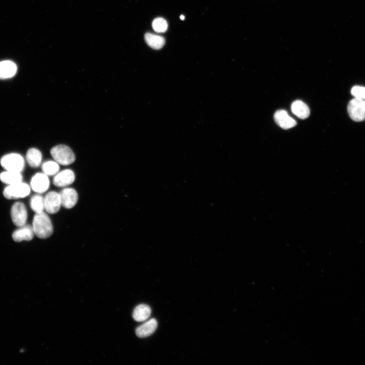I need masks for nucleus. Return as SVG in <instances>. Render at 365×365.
<instances>
[{
	"mask_svg": "<svg viewBox=\"0 0 365 365\" xmlns=\"http://www.w3.org/2000/svg\"><path fill=\"white\" fill-rule=\"evenodd\" d=\"M33 228L35 235L41 239L49 238L53 231L50 217L44 211L36 213L33 219Z\"/></svg>",
	"mask_w": 365,
	"mask_h": 365,
	"instance_id": "f257e3e1",
	"label": "nucleus"
},
{
	"mask_svg": "<svg viewBox=\"0 0 365 365\" xmlns=\"http://www.w3.org/2000/svg\"><path fill=\"white\" fill-rule=\"evenodd\" d=\"M50 154L54 161L62 166H68L76 161L74 153L68 146L64 144L55 146L51 150Z\"/></svg>",
	"mask_w": 365,
	"mask_h": 365,
	"instance_id": "f03ea898",
	"label": "nucleus"
},
{
	"mask_svg": "<svg viewBox=\"0 0 365 365\" xmlns=\"http://www.w3.org/2000/svg\"><path fill=\"white\" fill-rule=\"evenodd\" d=\"M0 163L3 167L8 171L21 173L25 168L23 157L17 154H11L4 156Z\"/></svg>",
	"mask_w": 365,
	"mask_h": 365,
	"instance_id": "7ed1b4c3",
	"label": "nucleus"
},
{
	"mask_svg": "<svg viewBox=\"0 0 365 365\" xmlns=\"http://www.w3.org/2000/svg\"><path fill=\"white\" fill-rule=\"evenodd\" d=\"M347 111L353 121H363L365 120V101L358 98H354L348 103Z\"/></svg>",
	"mask_w": 365,
	"mask_h": 365,
	"instance_id": "20e7f679",
	"label": "nucleus"
},
{
	"mask_svg": "<svg viewBox=\"0 0 365 365\" xmlns=\"http://www.w3.org/2000/svg\"><path fill=\"white\" fill-rule=\"evenodd\" d=\"M30 186L24 183L20 182L9 185L4 191V196L9 199H18L27 197L30 193Z\"/></svg>",
	"mask_w": 365,
	"mask_h": 365,
	"instance_id": "39448f33",
	"label": "nucleus"
},
{
	"mask_svg": "<svg viewBox=\"0 0 365 365\" xmlns=\"http://www.w3.org/2000/svg\"><path fill=\"white\" fill-rule=\"evenodd\" d=\"M11 216L14 225L21 228L26 225L28 211L25 205L21 202L15 203L12 206Z\"/></svg>",
	"mask_w": 365,
	"mask_h": 365,
	"instance_id": "423d86ee",
	"label": "nucleus"
},
{
	"mask_svg": "<svg viewBox=\"0 0 365 365\" xmlns=\"http://www.w3.org/2000/svg\"><path fill=\"white\" fill-rule=\"evenodd\" d=\"M45 209L50 214L57 213L61 205L59 193L55 191L48 193L44 198Z\"/></svg>",
	"mask_w": 365,
	"mask_h": 365,
	"instance_id": "0eeeda50",
	"label": "nucleus"
},
{
	"mask_svg": "<svg viewBox=\"0 0 365 365\" xmlns=\"http://www.w3.org/2000/svg\"><path fill=\"white\" fill-rule=\"evenodd\" d=\"M61 205L64 208L69 209L77 204L79 195L77 191L72 188H67L62 190L59 193Z\"/></svg>",
	"mask_w": 365,
	"mask_h": 365,
	"instance_id": "6e6552de",
	"label": "nucleus"
},
{
	"mask_svg": "<svg viewBox=\"0 0 365 365\" xmlns=\"http://www.w3.org/2000/svg\"><path fill=\"white\" fill-rule=\"evenodd\" d=\"M50 185L48 176L44 173H37L32 179L31 186L36 192L42 193L46 191Z\"/></svg>",
	"mask_w": 365,
	"mask_h": 365,
	"instance_id": "1a4fd4ad",
	"label": "nucleus"
},
{
	"mask_svg": "<svg viewBox=\"0 0 365 365\" xmlns=\"http://www.w3.org/2000/svg\"><path fill=\"white\" fill-rule=\"evenodd\" d=\"M275 123L281 128L288 129L297 125L296 120L290 117L287 112L283 110L277 111L274 115Z\"/></svg>",
	"mask_w": 365,
	"mask_h": 365,
	"instance_id": "9d476101",
	"label": "nucleus"
},
{
	"mask_svg": "<svg viewBox=\"0 0 365 365\" xmlns=\"http://www.w3.org/2000/svg\"><path fill=\"white\" fill-rule=\"evenodd\" d=\"M76 180L74 172L70 170H65L57 174L53 179L54 185L58 187L67 186Z\"/></svg>",
	"mask_w": 365,
	"mask_h": 365,
	"instance_id": "9b49d317",
	"label": "nucleus"
},
{
	"mask_svg": "<svg viewBox=\"0 0 365 365\" xmlns=\"http://www.w3.org/2000/svg\"><path fill=\"white\" fill-rule=\"evenodd\" d=\"M35 235L33 227L24 226L20 228L13 234V239L16 242L31 241Z\"/></svg>",
	"mask_w": 365,
	"mask_h": 365,
	"instance_id": "f8f14e48",
	"label": "nucleus"
},
{
	"mask_svg": "<svg viewBox=\"0 0 365 365\" xmlns=\"http://www.w3.org/2000/svg\"><path fill=\"white\" fill-rule=\"evenodd\" d=\"M18 67L16 64L10 60L0 62V79L6 80L13 78L16 75Z\"/></svg>",
	"mask_w": 365,
	"mask_h": 365,
	"instance_id": "ddd939ff",
	"label": "nucleus"
},
{
	"mask_svg": "<svg viewBox=\"0 0 365 365\" xmlns=\"http://www.w3.org/2000/svg\"><path fill=\"white\" fill-rule=\"evenodd\" d=\"M158 326L157 321L152 319L137 328L135 331L136 334L139 338L149 337L155 333Z\"/></svg>",
	"mask_w": 365,
	"mask_h": 365,
	"instance_id": "4468645a",
	"label": "nucleus"
},
{
	"mask_svg": "<svg viewBox=\"0 0 365 365\" xmlns=\"http://www.w3.org/2000/svg\"><path fill=\"white\" fill-rule=\"evenodd\" d=\"M291 112L302 119L308 118L310 115V110L308 106L302 101H296L292 103Z\"/></svg>",
	"mask_w": 365,
	"mask_h": 365,
	"instance_id": "2eb2a0df",
	"label": "nucleus"
},
{
	"mask_svg": "<svg viewBox=\"0 0 365 365\" xmlns=\"http://www.w3.org/2000/svg\"><path fill=\"white\" fill-rule=\"evenodd\" d=\"M152 314L151 308L146 305H140L137 306L132 314L133 319L138 322L147 320Z\"/></svg>",
	"mask_w": 365,
	"mask_h": 365,
	"instance_id": "dca6fc26",
	"label": "nucleus"
},
{
	"mask_svg": "<svg viewBox=\"0 0 365 365\" xmlns=\"http://www.w3.org/2000/svg\"><path fill=\"white\" fill-rule=\"evenodd\" d=\"M0 180L9 185L17 184L23 181L21 173L13 171H6L0 174Z\"/></svg>",
	"mask_w": 365,
	"mask_h": 365,
	"instance_id": "f3484780",
	"label": "nucleus"
},
{
	"mask_svg": "<svg viewBox=\"0 0 365 365\" xmlns=\"http://www.w3.org/2000/svg\"><path fill=\"white\" fill-rule=\"evenodd\" d=\"M144 39L145 42L155 49H161L166 43V40L164 37L151 33L145 34Z\"/></svg>",
	"mask_w": 365,
	"mask_h": 365,
	"instance_id": "a211bd4d",
	"label": "nucleus"
},
{
	"mask_svg": "<svg viewBox=\"0 0 365 365\" xmlns=\"http://www.w3.org/2000/svg\"><path fill=\"white\" fill-rule=\"evenodd\" d=\"M41 153L36 149H30L27 154L26 159L30 167L34 168H38L42 162Z\"/></svg>",
	"mask_w": 365,
	"mask_h": 365,
	"instance_id": "6ab92c4d",
	"label": "nucleus"
},
{
	"mask_svg": "<svg viewBox=\"0 0 365 365\" xmlns=\"http://www.w3.org/2000/svg\"><path fill=\"white\" fill-rule=\"evenodd\" d=\"M30 205L36 213L43 211L45 209L44 198L40 195L33 196L31 199Z\"/></svg>",
	"mask_w": 365,
	"mask_h": 365,
	"instance_id": "aec40b11",
	"label": "nucleus"
},
{
	"mask_svg": "<svg viewBox=\"0 0 365 365\" xmlns=\"http://www.w3.org/2000/svg\"><path fill=\"white\" fill-rule=\"evenodd\" d=\"M42 169L43 173L46 175L53 176L57 174L59 167L58 164L55 161H48L43 164Z\"/></svg>",
	"mask_w": 365,
	"mask_h": 365,
	"instance_id": "412c9836",
	"label": "nucleus"
},
{
	"mask_svg": "<svg viewBox=\"0 0 365 365\" xmlns=\"http://www.w3.org/2000/svg\"><path fill=\"white\" fill-rule=\"evenodd\" d=\"M153 27L156 32L164 33L168 30V24L166 20L162 18H159L154 21Z\"/></svg>",
	"mask_w": 365,
	"mask_h": 365,
	"instance_id": "4be33fe9",
	"label": "nucleus"
},
{
	"mask_svg": "<svg viewBox=\"0 0 365 365\" xmlns=\"http://www.w3.org/2000/svg\"><path fill=\"white\" fill-rule=\"evenodd\" d=\"M351 94L355 98H358L365 101L364 87L355 86L352 88Z\"/></svg>",
	"mask_w": 365,
	"mask_h": 365,
	"instance_id": "5701e85b",
	"label": "nucleus"
},
{
	"mask_svg": "<svg viewBox=\"0 0 365 365\" xmlns=\"http://www.w3.org/2000/svg\"><path fill=\"white\" fill-rule=\"evenodd\" d=\"M180 19H181V20H182V21L184 20H185V17H184V16H182H182H181V17H180Z\"/></svg>",
	"mask_w": 365,
	"mask_h": 365,
	"instance_id": "b1692460",
	"label": "nucleus"
}]
</instances>
